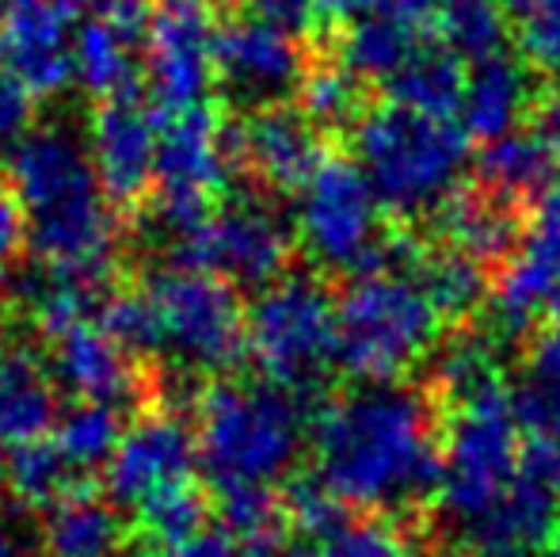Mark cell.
I'll return each instance as SVG.
<instances>
[{
    "mask_svg": "<svg viewBox=\"0 0 560 557\" xmlns=\"http://www.w3.org/2000/svg\"><path fill=\"white\" fill-rule=\"evenodd\" d=\"M541 538H546V557H560V497H557L553 512H549V523H546V531H541Z\"/></svg>",
    "mask_w": 560,
    "mask_h": 557,
    "instance_id": "7dc6e473",
    "label": "cell"
},
{
    "mask_svg": "<svg viewBox=\"0 0 560 557\" xmlns=\"http://www.w3.org/2000/svg\"><path fill=\"white\" fill-rule=\"evenodd\" d=\"M538 135L546 138L549 153H553V161H557V169H560V96H557V100H549V104L541 107Z\"/></svg>",
    "mask_w": 560,
    "mask_h": 557,
    "instance_id": "bcb514c9",
    "label": "cell"
},
{
    "mask_svg": "<svg viewBox=\"0 0 560 557\" xmlns=\"http://www.w3.org/2000/svg\"><path fill=\"white\" fill-rule=\"evenodd\" d=\"M435 214L446 248H454V253L469 256L477 264L508 260L518 241L515 210H511L508 199H500L492 192H454Z\"/></svg>",
    "mask_w": 560,
    "mask_h": 557,
    "instance_id": "603a6c76",
    "label": "cell"
},
{
    "mask_svg": "<svg viewBox=\"0 0 560 557\" xmlns=\"http://www.w3.org/2000/svg\"><path fill=\"white\" fill-rule=\"evenodd\" d=\"M46 344H50L46 363H50L58 390H69L81 402H104L122 409V405H138L141 397H149L145 359L126 351L96 317L73 321Z\"/></svg>",
    "mask_w": 560,
    "mask_h": 557,
    "instance_id": "d6986e66",
    "label": "cell"
},
{
    "mask_svg": "<svg viewBox=\"0 0 560 557\" xmlns=\"http://www.w3.org/2000/svg\"><path fill=\"white\" fill-rule=\"evenodd\" d=\"M275 546H244L233 531H225L222 523H202L199 531H191L179 543L164 546L156 557H271Z\"/></svg>",
    "mask_w": 560,
    "mask_h": 557,
    "instance_id": "60d3db41",
    "label": "cell"
},
{
    "mask_svg": "<svg viewBox=\"0 0 560 557\" xmlns=\"http://www.w3.org/2000/svg\"><path fill=\"white\" fill-rule=\"evenodd\" d=\"M495 382H503L500 356H495L492 340H485V336H462V340L446 344L443 356H439V386L450 394V402L488 390Z\"/></svg>",
    "mask_w": 560,
    "mask_h": 557,
    "instance_id": "d590c367",
    "label": "cell"
},
{
    "mask_svg": "<svg viewBox=\"0 0 560 557\" xmlns=\"http://www.w3.org/2000/svg\"><path fill=\"white\" fill-rule=\"evenodd\" d=\"M130 535L115 500L81 481L43 508L35 550L43 557H118L130 546Z\"/></svg>",
    "mask_w": 560,
    "mask_h": 557,
    "instance_id": "ffe728a7",
    "label": "cell"
},
{
    "mask_svg": "<svg viewBox=\"0 0 560 557\" xmlns=\"http://www.w3.org/2000/svg\"><path fill=\"white\" fill-rule=\"evenodd\" d=\"M462 81H465V66L454 50L420 43L405 58V66L393 69L382 84H389L393 104H405L423 115L454 119L457 100H462Z\"/></svg>",
    "mask_w": 560,
    "mask_h": 557,
    "instance_id": "d4e9b609",
    "label": "cell"
},
{
    "mask_svg": "<svg viewBox=\"0 0 560 557\" xmlns=\"http://www.w3.org/2000/svg\"><path fill=\"white\" fill-rule=\"evenodd\" d=\"M534 104L530 69L508 54H488L477 58L462 81V100H457V127L465 138L492 141L508 130L523 127V115Z\"/></svg>",
    "mask_w": 560,
    "mask_h": 557,
    "instance_id": "7402d4cb",
    "label": "cell"
},
{
    "mask_svg": "<svg viewBox=\"0 0 560 557\" xmlns=\"http://www.w3.org/2000/svg\"><path fill=\"white\" fill-rule=\"evenodd\" d=\"M225 141L233 169L252 172L267 192L279 195H294L325 156L320 130L287 100L252 107L244 119H225Z\"/></svg>",
    "mask_w": 560,
    "mask_h": 557,
    "instance_id": "ac0fdd59",
    "label": "cell"
},
{
    "mask_svg": "<svg viewBox=\"0 0 560 557\" xmlns=\"http://www.w3.org/2000/svg\"><path fill=\"white\" fill-rule=\"evenodd\" d=\"M560 282V187L538 192L534 218L518 233L500 282L488 298L492 328L508 340L530 333L538 313L549 305V294Z\"/></svg>",
    "mask_w": 560,
    "mask_h": 557,
    "instance_id": "e0dca14e",
    "label": "cell"
},
{
    "mask_svg": "<svg viewBox=\"0 0 560 557\" xmlns=\"http://www.w3.org/2000/svg\"><path fill=\"white\" fill-rule=\"evenodd\" d=\"M443 321L412 271H354L336 302V363L362 382H397L439 348Z\"/></svg>",
    "mask_w": 560,
    "mask_h": 557,
    "instance_id": "8992f818",
    "label": "cell"
},
{
    "mask_svg": "<svg viewBox=\"0 0 560 557\" xmlns=\"http://www.w3.org/2000/svg\"><path fill=\"white\" fill-rule=\"evenodd\" d=\"M275 557H320V550H305V546H298V550H287V554H275Z\"/></svg>",
    "mask_w": 560,
    "mask_h": 557,
    "instance_id": "f907efd6",
    "label": "cell"
},
{
    "mask_svg": "<svg viewBox=\"0 0 560 557\" xmlns=\"http://www.w3.org/2000/svg\"><path fill=\"white\" fill-rule=\"evenodd\" d=\"M153 321V359L195 374H225L244 356V305L233 282L164 264L138 279Z\"/></svg>",
    "mask_w": 560,
    "mask_h": 557,
    "instance_id": "52a82bcc",
    "label": "cell"
},
{
    "mask_svg": "<svg viewBox=\"0 0 560 557\" xmlns=\"http://www.w3.org/2000/svg\"><path fill=\"white\" fill-rule=\"evenodd\" d=\"M54 443L66 454V462L77 469V474H92L107 462L112 446L118 443V431H122V420H118L115 405L104 402H77L73 409L61 420H54Z\"/></svg>",
    "mask_w": 560,
    "mask_h": 557,
    "instance_id": "836d02e7",
    "label": "cell"
},
{
    "mask_svg": "<svg viewBox=\"0 0 560 557\" xmlns=\"http://www.w3.org/2000/svg\"><path fill=\"white\" fill-rule=\"evenodd\" d=\"M320 557H420V550L385 520H343L320 538Z\"/></svg>",
    "mask_w": 560,
    "mask_h": 557,
    "instance_id": "8d00e7d4",
    "label": "cell"
},
{
    "mask_svg": "<svg viewBox=\"0 0 560 557\" xmlns=\"http://www.w3.org/2000/svg\"><path fill=\"white\" fill-rule=\"evenodd\" d=\"M244 351L267 382L310 394L336 367V302L317 276L271 279L244 310Z\"/></svg>",
    "mask_w": 560,
    "mask_h": 557,
    "instance_id": "ba28073f",
    "label": "cell"
},
{
    "mask_svg": "<svg viewBox=\"0 0 560 557\" xmlns=\"http://www.w3.org/2000/svg\"><path fill=\"white\" fill-rule=\"evenodd\" d=\"M156 112V107H153ZM233 156L225 141V115L214 100L156 112L153 192L141 202L161 241L199 225L225 195Z\"/></svg>",
    "mask_w": 560,
    "mask_h": 557,
    "instance_id": "9c48e42d",
    "label": "cell"
},
{
    "mask_svg": "<svg viewBox=\"0 0 560 557\" xmlns=\"http://www.w3.org/2000/svg\"><path fill=\"white\" fill-rule=\"evenodd\" d=\"M282 515H290L302 535L310 538H325L328 531H336L343 523V504L317 481V477H302V481L290 485L287 500H282Z\"/></svg>",
    "mask_w": 560,
    "mask_h": 557,
    "instance_id": "74e56055",
    "label": "cell"
},
{
    "mask_svg": "<svg viewBox=\"0 0 560 557\" xmlns=\"http://www.w3.org/2000/svg\"><path fill=\"white\" fill-rule=\"evenodd\" d=\"M294 195V237L317 268L354 276L385 260V207L354 161L320 156Z\"/></svg>",
    "mask_w": 560,
    "mask_h": 557,
    "instance_id": "30bf717a",
    "label": "cell"
},
{
    "mask_svg": "<svg viewBox=\"0 0 560 557\" xmlns=\"http://www.w3.org/2000/svg\"><path fill=\"white\" fill-rule=\"evenodd\" d=\"M81 481L84 477L66 462V454L58 451L50 431L27 439V443L8 446L4 462H0V485H4L23 508H35V512H43L46 504H54L61 492H69Z\"/></svg>",
    "mask_w": 560,
    "mask_h": 557,
    "instance_id": "f1b7e54d",
    "label": "cell"
},
{
    "mask_svg": "<svg viewBox=\"0 0 560 557\" xmlns=\"http://www.w3.org/2000/svg\"><path fill=\"white\" fill-rule=\"evenodd\" d=\"M214 4L210 0H153L141 31L145 61L141 77L149 81V104L156 112L210 100L214 84Z\"/></svg>",
    "mask_w": 560,
    "mask_h": 557,
    "instance_id": "7c38bea8",
    "label": "cell"
},
{
    "mask_svg": "<svg viewBox=\"0 0 560 557\" xmlns=\"http://www.w3.org/2000/svg\"><path fill=\"white\" fill-rule=\"evenodd\" d=\"M156 112L138 92L96 100L89 123V156L104 195L118 214L141 210L153 192Z\"/></svg>",
    "mask_w": 560,
    "mask_h": 557,
    "instance_id": "5bb4252c",
    "label": "cell"
},
{
    "mask_svg": "<svg viewBox=\"0 0 560 557\" xmlns=\"http://www.w3.org/2000/svg\"><path fill=\"white\" fill-rule=\"evenodd\" d=\"M317 481L343 508L397 512L435 489L439 428L420 390L366 382L328 402L310 436Z\"/></svg>",
    "mask_w": 560,
    "mask_h": 557,
    "instance_id": "6da1fadb",
    "label": "cell"
},
{
    "mask_svg": "<svg viewBox=\"0 0 560 557\" xmlns=\"http://www.w3.org/2000/svg\"><path fill=\"white\" fill-rule=\"evenodd\" d=\"M523 66L560 81V0H500Z\"/></svg>",
    "mask_w": 560,
    "mask_h": 557,
    "instance_id": "e575fe53",
    "label": "cell"
},
{
    "mask_svg": "<svg viewBox=\"0 0 560 557\" xmlns=\"http://www.w3.org/2000/svg\"><path fill=\"white\" fill-rule=\"evenodd\" d=\"M511 409L523 436H560V328L530 344L511 390Z\"/></svg>",
    "mask_w": 560,
    "mask_h": 557,
    "instance_id": "83f0119b",
    "label": "cell"
},
{
    "mask_svg": "<svg viewBox=\"0 0 560 557\" xmlns=\"http://www.w3.org/2000/svg\"><path fill=\"white\" fill-rule=\"evenodd\" d=\"M431 27L439 31L446 50L462 61H477L500 54L508 46V20L500 0H435Z\"/></svg>",
    "mask_w": 560,
    "mask_h": 557,
    "instance_id": "f546056e",
    "label": "cell"
},
{
    "mask_svg": "<svg viewBox=\"0 0 560 557\" xmlns=\"http://www.w3.org/2000/svg\"><path fill=\"white\" fill-rule=\"evenodd\" d=\"M549 313H553V321H557V328H560V282L553 287V294H549V305H546Z\"/></svg>",
    "mask_w": 560,
    "mask_h": 557,
    "instance_id": "681fc988",
    "label": "cell"
},
{
    "mask_svg": "<svg viewBox=\"0 0 560 557\" xmlns=\"http://www.w3.org/2000/svg\"><path fill=\"white\" fill-rule=\"evenodd\" d=\"M73 0H0V69L50 100L73 84Z\"/></svg>",
    "mask_w": 560,
    "mask_h": 557,
    "instance_id": "2e32d148",
    "label": "cell"
},
{
    "mask_svg": "<svg viewBox=\"0 0 560 557\" xmlns=\"http://www.w3.org/2000/svg\"><path fill=\"white\" fill-rule=\"evenodd\" d=\"M73 4H77V15L100 20V23H107V27L122 31L133 43H141V31H145L149 4H153V0H73Z\"/></svg>",
    "mask_w": 560,
    "mask_h": 557,
    "instance_id": "b9f144b4",
    "label": "cell"
},
{
    "mask_svg": "<svg viewBox=\"0 0 560 557\" xmlns=\"http://www.w3.org/2000/svg\"><path fill=\"white\" fill-rule=\"evenodd\" d=\"M362 84L339 61H320L305 66L298 81V112L313 123L317 130H343L362 115Z\"/></svg>",
    "mask_w": 560,
    "mask_h": 557,
    "instance_id": "1f68e13d",
    "label": "cell"
},
{
    "mask_svg": "<svg viewBox=\"0 0 560 557\" xmlns=\"http://www.w3.org/2000/svg\"><path fill=\"white\" fill-rule=\"evenodd\" d=\"M557 172V161L549 153L546 138L538 130H508V135L485 141V153L477 161V176L485 192L500 199H526L549 187V176Z\"/></svg>",
    "mask_w": 560,
    "mask_h": 557,
    "instance_id": "cb8c5ba5",
    "label": "cell"
},
{
    "mask_svg": "<svg viewBox=\"0 0 560 557\" xmlns=\"http://www.w3.org/2000/svg\"><path fill=\"white\" fill-rule=\"evenodd\" d=\"M23 253V214L8 179H0V279L15 268Z\"/></svg>",
    "mask_w": 560,
    "mask_h": 557,
    "instance_id": "f6af8a7d",
    "label": "cell"
},
{
    "mask_svg": "<svg viewBox=\"0 0 560 557\" xmlns=\"http://www.w3.org/2000/svg\"><path fill=\"white\" fill-rule=\"evenodd\" d=\"M27 508L0 485V557H31L35 554V535H31Z\"/></svg>",
    "mask_w": 560,
    "mask_h": 557,
    "instance_id": "ee69618b",
    "label": "cell"
},
{
    "mask_svg": "<svg viewBox=\"0 0 560 557\" xmlns=\"http://www.w3.org/2000/svg\"><path fill=\"white\" fill-rule=\"evenodd\" d=\"M58 413V382L38 348L23 340H0V451L46 436Z\"/></svg>",
    "mask_w": 560,
    "mask_h": 557,
    "instance_id": "44dd1931",
    "label": "cell"
},
{
    "mask_svg": "<svg viewBox=\"0 0 560 557\" xmlns=\"http://www.w3.org/2000/svg\"><path fill=\"white\" fill-rule=\"evenodd\" d=\"M412 271L420 279V287L428 290V298L439 305L443 317H465L485 302V264L469 260V256L443 248V253H416Z\"/></svg>",
    "mask_w": 560,
    "mask_h": 557,
    "instance_id": "d6a6232c",
    "label": "cell"
},
{
    "mask_svg": "<svg viewBox=\"0 0 560 557\" xmlns=\"http://www.w3.org/2000/svg\"><path fill=\"white\" fill-rule=\"evenodd\" d=\"M252 12L294 38L313 35L325 23L320 20V0H252Z\"/></svg>",
    "mask_w": 560,
    "mask_h": 557,
    "instance_id": "7bdbcfd3",
    "label": "cell"
},
{
    "mask_svg": "<svg viewBox=\"0 0 560 557\" xmlns=\"http://www.w3.org/2000/svg\"><path fill=\"white\" fill-rule=\"evenodd\" d=\"M431 8L435 0H320V20L339 27V23L362 20V15H385V20L431 31Z\"/></svg>",
    "mask_w": 560,
    "mask_h": 557,
    "instance_id": "f35d334b",
    "label": "cell"
},
{
    "mask_svg": "<svg viewBox=\"0 0 560 557\" xmlns=\"http://www.w3.org/2000/svg\"><path fill=\"white\" fill-rule=\"evenodd\" d=\"M210 4H241V0H210Z\"/></svg>",
    "mask_w": 560,
    "mask_h": 557,
    "instance_id": "816d5d0a",
    "label": "cell"
},
{
    "mask_svg": "<svg viewBox=\"0 0 560 557\" xmlns=\"http://www.w3.org/2000/svg\"><path fill=\"white\" fill-rule=\"evenodd\" d=\"M133 38L100 20H84L73 35V77L89 96H122L141 89V61Z\"/></svg>",
    "mask_w": 560,
    "mask_h": 557,
    "instance_id": "484cf974",
    "label": "cell"
},
{
    "mask_svg": "<svg viewBox=\"0 0 560 557\" xmlns=\"http://www.w3.org/2000/svg\"><path fill=\"white\" fill-rule=\"evenodd\" d=\"M210 58H214V81H222V89L244 107L287 100L305 69L298 38L259 15H233L218 23Z\"/></svg>",
    "mask_w": 560,
    "mask_h": 557,
    "instance_id": "9a60e30c",
    "label": "cell"
},
{
    "mask_svg": "<svg viewBox=\"0 0 560 557\" xmlns=\"http://www.w3.org/2000/svg\"><path fill=\"white\" fill-rule=\"evenodd\" d=\"M428 31L412 23L385 20V15H362V20L339 23V66L351 69L359 81H385L405 58L423 43Z\"/></svg>",
    "mask_w": 560,
    "mask_h": 557,
    "instance_id": "4316f807",
    "label": "cell"
},
{
    "mask_svg": "<svg viewBox=\"0 0 560 557\" xmlns=\"http://www.w3.org/2000/svg\"><path fill=\"white\" fill-rule=\"evenodd\" d=\"M354 164L393 214H435L457 192L469 164V138L454 119L405 104L362 107L351 123Z\"/></svg>",
    "mask_w": 560,
    "mask_h": 557,
    "instance_id": "5b68a950",
    "label": "cell"
},
{
    "mask_svg": "<svg viewBox=\"0 0 560 557\" xmlns=\"http://www.w3.org/2000/svg\"><path fill=\"white\" fill-rule=\"evenodd\" d=\"M31 127H35V96L27 92V84L0 69V164L12 156Z\"/></svg>",
    "mask_w": 560,
    "mask_h": 557,
    "instance_id": "ab89813d",
    "label": "cell"
},
{
    "mask_svg": "<svg viewBox=\"0 0 560 557\" xmlns=\"http://www.w3.org/2000/svg\"><path fill=\"white\" fill-rule=\"evenodd\" d=\"M202 523H210V504H207V492L195 485V477L168 485V489L153 492V497L133 508V531H138V538L153 554H161L164 546L187 538Z\"/></svg>",
    "mask_w": 560,
    "mask_h": 557,
    "instance_id": "4dcf8cb0",
    "label": "cell"
},
{
    "mask_svg": "<svg viewBox=\"0 0 560 557\" xmlns=\"http://www.w3.org/2000/svg\"><path fill=\"white\" fill-rule=\"evenodd\" d=\"M195 466L210 492L236 485H279L310 436L302 394L275 382L218 379L195 405Z\"/></svg>",
    "mask_w": 560,
    "mask_h": 557,
    "instance_id": "3957f363",
    "label": "cell"
},
{
    "mask_svg": "<svg viewBox=\"0 0 560 557\" xmlns=\"http://www.w3.org/2000/svg\"><path fill=\"white\" fill-rule=\"evenodd\" d=\"M168 260L202 268L233 287H267L287 271L294 256V233L259 199H218L199 225L164 241Z\"/></svg>",
    "mask_w": 560,
    "mask_h": 557,
    "instance_id": "8fae6325",
    "label": "cell"
},
{
    "mask_svg": "<svg viewBox=\"0 0 560 557\" xmlns=\"http://www.w3.org/2000/svg\"><path fill=\"white\" fill-rule=\"evenodd\" d=\"M477 557H530L523 546H485Z\"/></svg>",
    "mask_w": 560,
    "mask_h": 557,
    "instance_id": "c3c4849f",
    "label": "cell"
},
{
    "mask_svg": "<svg viewBox=\"0 0 560 557\" xmlns=\"http://www.w3.org/2000/svg\"><path fill=\"white\" fill-rule=\"evenodd\" d=\"M518 443L523 431L503 382L457 397L454 417L439 436V474L431 489L439 497V515L454 535L480 550L492 543L495 520L515 489Z\"/></svg>",
    "mask_w": 560,
    "mask_h": 557,
    "instance_id": "277c9868",
    "label": "cell"
},
{
    "mask_svg": "<svg viewBox=\"0 0 560 557\" xmlns=\"http://www.w3.org/2000/svg\"><path fill=\"white\" fill-rule=\"evenodd\" d=\"M187 477H195V428L168 402H153L130 428L118 431L104 462V492L130 512Z\"/></svg>",
    "mask_w": 560,
    "mask_h": 557,
    "instance_id": "4fadbf2b",
    "label": "cell"
},
{
    "mask_svg": "<svg viewBox=\"0 0 560 557\" xmlns=\"http://www.w3.org/2000/svg\"><path fill=\"white\" fill-rule=\"evenodd\" d=\"M23 214V245L46 268H115L118 210L92 169L89 146L66 127L27 130L4 161Z\"/></svg>",
    "mask_w": 560,
    "mask_h": 557,
    "instance_id": "7a4b0ae2",
    "label": "cell"
}]
</instances>
